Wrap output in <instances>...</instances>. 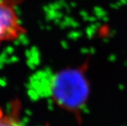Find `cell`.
Wrapping results in <instances>:
<instances>
[{"instance_id": "obj_1", "label": "cell", "mask_w": 127, "mask_h": 126, "mask_svg": "<svg viewBox=\"0 0 127 126\" xmlns=\"http://www.w3.org/2000/svg\"><path fill=\"white\" fill-rule=\"evenodd\" d=\"M50 90L55 103L72 113L80 123L89 100L91 86L84 68H65L51 75Z\"/></svg>"}, {"instance_id": "obj_2", "label": "cell", "mask_w": 127, "mask_h": 126, "mask_svg": "<svg viewBox=\"0 0 127 126\" xmlns=\"http://www.w3.org/2000/svg\"><path fill=\"white\" fill-rule=\"evenodd\" d=\"M25 33L15 10L3 0H0V44L14 41Z\"/></svg>"}, {"instance_id": "obj_3", "label": "cell", "mask_w": 127, "mask_h": 126, "mask_svg": "<svg viewBox=\"0 0 127 126\" xmlns=\"http://www.w3.org/2000/svg\"><path fill=\"white\" fill-rule=\"evenodd\" d=\"M21 103L18 100L11 102L7 110L0 106V126H22L20 119Z\"/></svg>"}]
</instances>
